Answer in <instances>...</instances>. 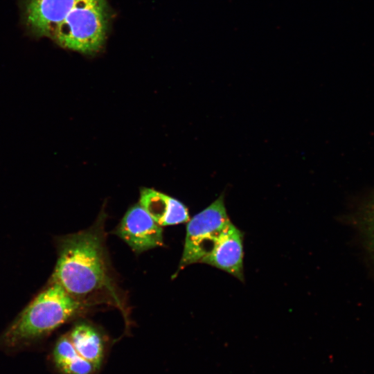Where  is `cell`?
Instances as JSON below:
<instances>
[{"instance_id": "4", "label": "cell", "mask_w": 374, "mask_h": 374, "mask_svg": "<svg viewBox=\"0 0 374 374\" xmlns=\"http://www.w3.org/2000/svg\"><path fill=\"white\" fill-rule=\"evenodd\" d=\"M231 223L222 193L188 221L179 267L201 262L224 229Z\"/></svg>"}, {"instance_id": "9", "label": "cell", "mask_w": 374, "mask_h": 374, "mask_svg": "<svg viewBox=\"0 0 374 374\" xmlns=\"http://www.w3.org/2000/svg\"><path fill=\"white\" fill-rule=\"evenodd\" d=\"M68 335L78 355L98 371L105 355V341L100 332L87 323H79Z\"/></svg>"}, {"instance_id": "1", "label": "cell", "mask_w": 374, "mask_h": 374, "mask_svg": "<svg viewBox=\"0 0 374 374\" xmlns=\"http://www.w3.org/2000/svg\"><path fill=\"white\" fill-rule=\"evenodd\" d=\"M102 222L71 235L62 242L53 282L79 299L104 287L108 282Z\"/></svg>"}, {"instance_id": "3", "label": "cell", "mask_w": 374, "mask_h": 374, "mask_svg": "<svg viewBox=\"0 0 374 374\" xmlns=\"http://www.w3.org/2000/svg\"><path fill=\"white\" fill-rule=\"evenodd\" d=\"M109 11L107 0H76L69 14L57 26L52 38L63 48L93 54L105 44Z\"/></svg>"}, {"instance_id": "6", "label": "cell", "mask_w": 374, "mask_h": 374, "mask_svg": "<svg viewBox=\"0 0 374 374\" xmlns=\"http://www.w3.org/2000/svg\"><path fill=\"white\" fill-rule=\"evenodd\" d=\"M243 240L244 233L231 222L201 262L224 271L244 282Z\"/></svg>"}, {"instance_id": "11", "label": "cell", "mask_w": 374, "mask_h": 374, "mask_svg": "<svg viewBox=\"0 0 374 374\" xmlns=\"http://www.w3.org/2000/svg\"><path fill=\"white\" fill-rule=\"evenodd\" d=\"M357 223L366 249L374 262V195L359 211Z\"/></svg>"}, {"instance_id": "10", "label": "cell", "mask_w": 374, "mask_h": 374, "mask_svg": "<svg viewBox=\"0 0 374 374\" xmlns=\"http://www.w3.org/2000/svg\"><path fill=\"white\" fill-rule=\"evenodd\" d=\"M53 360L63 374H94L98 371L91 363L78 355L69 335L57 340L53 350Z\"/></svg>"}, {"instance_id": "8", "label": "cell", "mask_w": 374, "mask_h": 374, "mask_svg": "<svg viewBox=\"0 0 374 374\" xmlns=\"http://www.w3.org/2000/svg\"><path fill=\"white\" fill-rule=\"evenodd\" d=\"M139 204L161 226L190 220L188 208L177 199L152 188H143Z\"/></svg>"}, {"instance_id": "7", "label": "cell", "mask_w": 374, "mask_h": 374, "mask_svg": "<svg viewBox=\"0 0 374 374\" xmlns=\"http://www.w3.org/2000/svg\"><path fill=\"white\" fill-rule=\"evenodd\" d=\"M76 0H27L26 22L38 36L52 37L57 26L73 8Z\"/></svg>"}, {"instance_id": "5", "label": "cell", "mask_w": 374, "mask_h": 374, "mask_svg": "<svg viewBox=\"0 0 374 374\" xmlns=\"http://www.w3.org/2000/svg\"><path fill=\"white\" fill-rule=\"evenodd\" d=\"M116 233L137 253L163 244L161 226L140 204L132 206L127 211Z\"/></svg>"}, {"instance_id": "2", "label": "cell", "mask_w": 374, "mask_h": 374, "mask_svg": "<svg viewBox=\"0 0 374 374\" xmlns=\"http://www.w3.org/2000/svg\"><path fill=\"white\" fill-rule=\"evenodd\" d=\"M80 302L53 282L24 310L6 335L7 344L16 345L50 332L78 312Z\"/></svg>"}]
</instances>
